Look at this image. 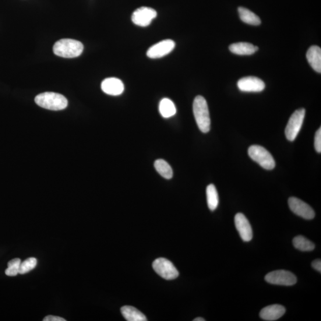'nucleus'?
I'll use <instances>...</instances> for the list:
<instances>
[{
	"instance_id": "f257e3e1",
	"label": "nucleus",
	"mask_w": 321,
	"mask_h": 321,
	"mask_svg": "<svg viewBox=\"0 0 321 321\" xmlns=\"http://www.w3.org/2000/svg\"><path fill=\"white\" fill-rule=\"evenodd\" d=\"M193 111L197 125L200 131L205 133L209 132L211 119L206 99L200 95L197 96L193 101Z\"/></svg>"
},
{
	"instance_id": "f03ea898",
	"label": "nucleus",
	"mask_w": 321,
	"mask_h": 321,
	"mask_svg": "<svg viewBox=\"0 0 321 321\" xmlns=\"http://www.w3.org/2000/svg\"><path fill=\"white\" fill-rule=\"evenodd\" d=\"M83 48L82 42L72 39H63L56 42L53 51L59 57L71 59L79 57Z\"/></svg>"
},
{
	"instance_id": "7ed1b4c3",
	"label": "nucleus",
	"mask_w": 321,
	"mask_h": 321,
	"mask_svg": "<svg viewBox=\"0 0 321 321\" xmlns=\"http://www.w3.org/2000/svg\"><path fill=\"white\" fill-rule=\"evenodd\" d=\"M35 101L40 107L52 111L64 110L68 105V101L66 97L54 93L39 94L35 97Z\"/></svg>"
},
{
	"instance_id": "20e7f679",
	"label": "nucleus",
	"mask_w": 321,
	"mask_h": 321,
	"mask_svg": "<svg viewBox=\"0 0 321 321\" xmlns=\"http://www.w3.org/2000/svg\"><path fill=\"white\" fill-rule=\"evenodd\" d=\"M249 157L266 170H273L276 166V162L266 148L259 145L250 146L248 149Z\"/></svg>"
},
{
	"instance_id": "39448f33",
	"label": "nucleus",
	"mask_w": 321,
	"mask_h": 321,
	"mask_svg": "<svg viewBox=\"0 0 321 321\" xmlns=\"http://www.w3.org/2000/svg\"><path fill=\"white\" fill-rule=\"evenodd\" d=\"M305 116L304 108H300L291 115L285 130V135L289 141H294L301 130Z\"/></svg>"
},
{
	"instance_id": "423d86ee",
	"label": "nucleus",
	"mask_w": 321,
	"mask_h": 321,
	"mask_svg": "<svg viewBox=\"0 0 321 321\" xmlns=\"http://www.w3.org/2000/svg\"><path fill=\"white\" fill-rule=\"evenodd\" d=\"M153 267L155 272L165 280H174L179 276V271L173 264L163 257L155 260Z\"/></svg>"
},
{
	"instance_id": "0eeeda50",
	"label": "nucleus",
	"mask_w": 321,
	"mask_h": 321,
	"mask_svg": "<svg viewBox=\"0 0 321 321\" xmlns=\"http://www.w3.org/2000/svg\"><path fill=\"white\" fill-rule=\"evenodd\" d=\"M265 280L271 284L291 286L297 283V278L290 271L277 270L266 275Z\"/></svg>"
},
{
	"instance_id": "6e6552de",
	"label": "nucleus",
	"mask_w": 321,
	"mask_h": 321,
	"mask_svg": "<svg viewBox=\"0 0 321 321\" xmlns=\"http://www.w3.org/2000/svg\"><path fill=\"white\" fill-rule=\"evenodd\" d=\"M288 206L291 211L306 220H312L315 216V211L308 203L295 197H291L288 199Z\"/></svg>"
},
{
	"instance_id": "1a4fd4ad",
	"label": "nucleus",
	"mask_w": 321,
	"mask_h": 321,
	"mask_svg": "<svg viewBox=\"0 0 321 321\" xmlns=\"http://www.w3.org/2000/svg\"><path fill=\"white\" fill-rule=\"evenodd\" d=\"M157 16V13L154 9L148 7H141L133 12L132 20L136 25L146 27L150 25Z\"/></svg>"
},
{
	"instance_id": "9d476101",
	"label": "nucleus",
	"mask_w": 321,
	"mask_h": 321,
	"mask_svg": "<svg viewBox=\"0 0 321 321\" xmlns=\"http://www.w3.org/2000/svg\"><path fill=\"white\" fill-rule=\"evenodd\" d=\"M175 45V42L171 40L159 42L148 49L147 55L148 57L153 59L163 57L173 50Z\"/></svg>"
},
{
	"instance_id": "9b49d317",
	"label": "nucleus",
	"mask_w": 321,
	"mask_h": 321,
	"mask_svg": "<svg viewBox=\"0 0 321 321\" xmlns=\"http://www.w3.org/2000/svg\"><path fill=\"white\" fill-rule=\"evenodd\" d=\"M238 87L242 92L259 93L265 89L266 84L258 77L248 76L240 79L238 82Z\"/></svg>"
},
{
	"instance_id": "f8f14e48",
	"label": "nucleus",
	"mask_w": 321,
	"mask_h": 321,
	"mask_svg": "<svg viewBox=\"0 0 321 321\" xmlns=\"http://www.w3.org/2000/svg\"><path fill=\"white\" fill-rule=\"evenodd\" d=\"M236 229L241 239L245 242L251 241L253 238V231L249 221L242 213H238L235 217Z\"/></svg>"
},
{
	"instance_id": "ddd939ff",
	"label": "nucleus",
	"mask_w": 321,
	"mask_h": 321,
	"mask_svg": "<svg viewBox=\"0 0 321 321\" xmlns=\"http://www.w3.org/2000/svg\"><path fill=\"white\" fill-rule=\"evenodd\" d=\"M101 89L105 94L118 96L123 93L125 86L121 80L115 77H109L102 81Z\"/></svg>"
},
{
	"instance_id": "4468645a",
	"label": "nucleus",
	"mask_w": 321,
	"mask_h": 321,
	"mask_svg": "<svg viewBox=\"0 0 321 321\" xmlns=\"http://www.w3.org/2000/svg\"><path fill=\"white\" fill-rule=\"evenodd\" d=\"M286 311L283 306L273 305L266 307L260 310L259 316L261 319L268 321H274L280 319Z\"/></svg>"
},
{
	"instance_id": "2eb2a0df",
	"label": "nucleus",
	"mask_w": 321,
	"mask_h": 321,
	"mask_svg": "<svg viewBox=\"0 0 321 321\" xmlns=\"http://www.w3.org/2000/svg\"><path fill=\"white\" fill-rule=\"evenodd\" d=\"M306 58L312 69L317 73L321 72V49L318 46L310 47L306 54Z\"/></svg>"
},
{
	"instance_id": "dca6fc26",
	"label": "nucleus",
	"mask_w": 321,
	"mask_h": 321,
	"mask_svg": "<svg viewBox=\"0 0 321 321\" xmlns=\"http://www.w3.org/2000/svg\"><path fill=\"white\" fill-rule=\"evenodd\" d=\"M229 49L235 54L249 55L258 50V47L248 42H238V43L231 44L229 47Z\"/></svg>"
},
{
	"instance_id": "f3484780",
	"label": "nucleus",
	"mask_w": 321,
	"mask_h": 321,
	"mask_svg": "<svg viewBox=\"0 0 321 321\" xmlns=\"http://www.w3.org/2000/svg\"><path fill=\"white\" fill-rule=\"evenodd\" d=\"M122 315L128 321H146L147 317L133 306H125L121 308Z\"/></svg>"
},
{
	"instance_id": "a211bd4d",
	"label": "nucleus",
	"mask_w": 321,
	"mask_h": 321,
	"mask_svg": "<svg viewBox=\"0 0 321 321\" xmlns=\"http://www.w3.org/2000/svg\"><path fill=\"white\" fill-rule=\"evenodd\" d=\"M238 12L242 22L253 26H258L261 23L259 17L249 9L240 7Z\"/></svg>"
},
{
	"instance_id": "6ab92c4d",
	"label": "nucleus",
	"mask_w": 321,
	"mask_h": 321,
	"mask_svg": "<svg viewBox=\"0 0 321 321\" xmlns=\"http://www.w3.org/2000/svg\"><path fill=\"white\" fill-rule=\"evenodd\" d=\"M159 110L164 118H170L176 113V106L173 102L168 98H164L161 101Z\"/></svg>"
},
{
	"instance_id": "aec40b11",
	"label": "nucleus",
	"mask_w": 321,
	"mask_h": 321,
	"mask_svg": "<svg viewBox=\"0 0 321 321\" xmlns=\"http://www.w3.org/2000/svg\"><path fill=\"white\" fill-rule=\"evenodd\" d=\"M207 198L208 208L213 211L217 209L219 203V197L216 186L213 184L208 185L207 188Z\"/></svg>"
},
{
	"instance_id": "412c9836",
	"label": "nucleus",
	"mask_w": 321,
	"mask_h": 321,
	"mask_svg": "<svg viewBox=\"0 0 321 321\" xmlns=\"http://www.w3.org/2000/svg\"><path fill=\"white\" fill-rule=\"evenodd\" d=\"M293 244L296 249L302 252L312 251L315 247L313 242L303 236H296L293 240Z\"/></svg>"
},
{
	"instance_id": "4be33fe9",
	"label": "nucleus",
	"mask_w": 321,
	"mask_h": 321,
	"mask_svg": "<svg viewBox=\"0 0 321 321\" xmlns=\"http://www.w3.org/2000/svg\"><path fill=\"white\" fill-rule=\"evenodd\" d=\"M154 167L162 177L166 179H171L172 178L173 171L166 161L161 160V159L157 160L155 162Z\"/></svg>"
},
{
	"instance_id": "5701e85b",
	"label": "nucleus",
	"mask_w": 321,
	"mask_h": 321,
	"mask_svg": "<svg viewBox=\"0 0 321 321\" xmlns=\"http://www.w3.org/2000/svg\"><path fill=\"white\" fill-rule=\"evenodd\" d=\"M37 265V260L35 257H30L23 262H21L19 267V274H24L33 270Z\"/></svg>"
},
{
	"instance_id": "b1692460",
	"label": "nucleus",
	"mask_w": 321,
	"mask_h": 321,
	"mask_svg": "<svg viewBox=\"0 0 321 321\" xmlns=\"http://www.w3.org/2000/svg\"><path fill=\"white\" fill-rule=\"evenodd\" d=\"M21 264V260L19 258H16L9 261L8 268L5 271V273L8 276H16L19 274V267Z\"/></svg>"
},
{
	"instance_id": "393cba45",
	"label": "nucleus",
	"mask_w": 321,
	"mask_h": 321,
	"mask_svg": "<svg viewBox=\"0 0 321 321\" xmlns=\"http://www.w3.org/2000/svg\"><path fill=\"white\" fill-rule=\"evenodd\" d=\"M315 148L317 153H321V129L317 130L315 136Z\"/></svg>"
},
{
	"instance_id": "a878e982",
	"label": "nucleus",
	"mask_w": 321,
	"mask_h": 321,
	"mask_svg": "<svg viewBox=\"0 0 321 321\" xmlns=\"http://www.w3.org/2000/svg\"><path fill=\"white\" fill-rule=\"evenodd\" d=\"M44 321H66V320L63 317L49 315L44 317Z\"/></svg>"
},
{
	"instance_id": "bb28decb",
	"label": "nucleus",
	"mask_w": 321,
	"mask_h": 321,
	"mask_svg": "<svg viewBox=\"0 0 321 321\" xmlns=\"http://www.w3.org/2000/svg\"><path fill=\"white\" fill-rule=\"evenodd\" d=\"M312 267L313 269L316 270L319 272L321 273V260L320 259H316L313 261L312 263Z\"/></svg>"
},
{
	"instance_id": "cd10ccee",
	"label": "nucleus",
	"mask_w": 321,
	"mask_h": 321,
	"mask_svg": "<svg viewBox=\"0 0 321 321\" xmlns=\"http://www.w3.org/2000/svg\"><path fill=\"white\" fill-rule=\"evenodd\" d=\"M193 321H206V319L202 318V317H196Z\"/></svg>"
}]
</instances>
